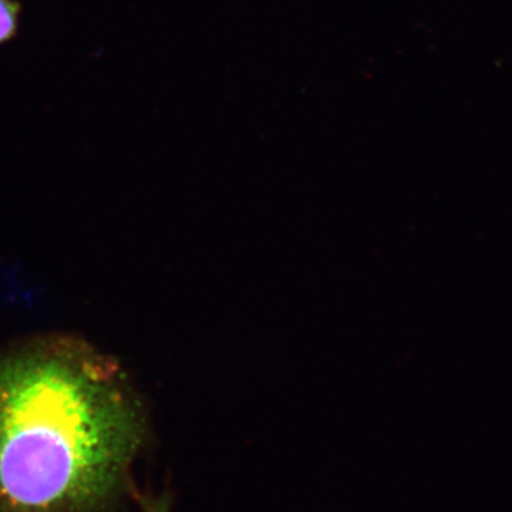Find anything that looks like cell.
<instances>
[{
	"label": "cell",
	"mask_w": 512,
	"mask_h": 512,
	"mask_svg": "<svg viewBox=\"0 0 512 512\" xmlns=\"http://www.w3.org/2000/svg\"><path fill=\"white\" fill-rule=\"evenodd\" d=\"M20 13L22 8L16 0H0V46L18 36Z\"/></svg>",
	"instance_id": "2"
},
{
	"label": "cell",
	"mask_w": 512,
	"mask_h": 512,
	"mask_svg": "<svg viewBox=\"0 0 512 512\" xmlns=\"http://www.w3.org/2000/svg\"><path fill=\"white\" fill-rule=\"evenodd\" d=\"M147 426L126 377L72 342L0 357V512H123Z\"/></svg>",
	"instance_id": "1"
},
{
	"label": "cell",
	"mask_w": 512,
	"mask_h": 512,
	"mask_svg": "<svg viewBox=\"0 0 512 512\" xmlns=\"http://www.w3.org/2000/svg\"><path fill=\"white\" fill-rule=\"evenodd\" d=\"M140 512H171V500L168 494L140 493L137 495Z\"/></svg>",
	"instance_id": "3"
}]
</instances>
